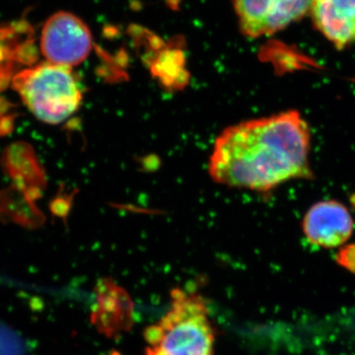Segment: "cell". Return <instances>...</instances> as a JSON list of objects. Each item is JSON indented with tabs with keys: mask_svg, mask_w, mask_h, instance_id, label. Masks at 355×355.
I'll list each match as a JSON object with an SVG mask.
<instances>
[{
	"mask_svg": "<svg viewBox=\"0 0 355 355\" xmlns=\"http://www.w3.org/2000/svg\"><path fill=\"white\" fill-rule=\"evenodd\" d=\"M310 148V128L297 111L242 121L216 139L209 174L231 188L268 191L311 176Z\"/></svg>",
	"mask_w": 355,
	"mask_h": 355,
	"instance_id": "cell-1",
	"label": "cell"
},
{
	"mask_svg": "<svg viewBox=\"0 0 355 355\" xmlns=\"http://www.w3.org/2000/svg\"><path fill=\"white\" fill-rule=\"evenodd\" d=\"M144 336V355H214L216 331L209 309L193 292L174 289L169 310Z\"/></svg>",
	"mask_w": 355,
	"mask_h": 355,
	"instance_id": "cell-2",
	"label": "cell"
},
{
	"mask_svg": "<svg viewBox=\"0 0 355 355\" xmlns=\"http://www.w3.org/2000/svg\"><path fill=\"white\" fill-rule=\"evenodd\" d=\"M12 87L38 120L58 125L76 113L83 102L80 83L70 67L44 62L16 72Z\"/></svg>",
	"mask_w": 355,
	"mask_h": 355,
	"instance_id": "cell-3",
	"label": "cell"
},
{
	"mask_svg": "<svg viewBox=\"0 0 355 355\" xmlns=\"http://www.w3.org/2000/svg\"><path fill=\"white\" fill-rule=\"evenodd\" d=\"M92 46V35L87 25L67 11L51 15L42 29L40 49L51 64L71 69L86 60Z\"/></svg>",
	"mask_w": 355,
	"mask_h": 355,
	"instance_id": "cell-4",
	"label": "cell"
},
{
	"mask_svg": "<svg viewBox=\"0 0 355 355\" xmlns=\"http://www.w3.org/2000/svg\"><path fill=\"white\" fill-rule=\"evenodd\" d=\"M315 0H233L240 29L249 38L270 36L311 13Z\"/></svg>",
	"mask_w": 355,
	"mask_h": 355,
	"instance_id": "cell-5",
	"label": "cell"
},
{
	"mask_svg": "<svg viewBox=\"0 0 355 355\" xmlns=\"http://www.w3.org/2000/svg\"><path fill=\"white\" fill-rule=\"evenodd\" d=\"M303 231L313 244L335 248L349 239L354 231V220L342 203L324 200L308 210L303 220Z\"/></svg>",
	"mask_w": 355,
	"mask_h": 355,
	"instance_id": "cell-6",
	"label": "cell"
},
{
	"mask_svg": "<svg viewBox=\"0 0 355 355\" xmlns=\"http://www.w3.org/2000/svg\"><path fill=\"white\" fill-rule=\"evenodd\" d=\"M135 305L127 291L111 279H102L96 287V303L91 322L109 338L130 330Z\"/></svg>",
	"mask_w": 355,
	"mask_h": 355,
	"instance_id": "cell-7",
	"label": "cell"
},
{
	"mask_svg": "<svg viewBox=\"0 0 355 355\" xmlns=\"http://www.w3.org/2000/svg\"><path fill=\"white\" fill-rule=\"evenodd\" d=\"M310 14L318 31L336 48L355 43V0H315Z\"/></svg>",
	"mask_w": 355,
	"mask_h": 355,
	"instance_id": "cell-8",
	"label": "cell"
},
{
	"mask_svg": "<svg viewBox=\"0 0 355 355\" xmlns=\"http://www.w3.org/2000/svg\"><path fill=\"white\" fill-rule=\"evenodd\" d=\"M1 164L16 188L32 198L38 195L44 175L31 147L24 142L11 144L2 155Z\"/></svg>",
	"mask_w": 355,
	"mask_h": 355,
	"instance_id": "cell-9",
	"label": "cell"
},
{
	"mask_svg": "<svg viewBox=\"0 0 355 355\" xmlns=\"http://www.w3.org/2000/svg\"><path fill=\"white\" fill-rule=\"evenodd\" d=\"M4 111H6V106L3 104L2 110H0V137L7 135L13 128V116L4 114Z\"/></svg>",
	"mask_w": 355,
	"mask_h": 355,
	"instance_id": "cell-10",
	"label": "cell"
}]
</instances>
